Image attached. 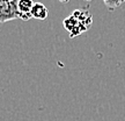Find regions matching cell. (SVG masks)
Wrapping results in <instances>:
<instances>
[{"label": "cell", "instance_id": "6da1fadb", "mask_svg": "<svg viewBox=\"0 0 125 121\" xmlns=\"http://www.w3.org/2000/svg\"><path fill=\"white\" fill-rule=\"evenodd\" d=\"M21 18V14L18 8V0L0 2V23L16 20Z\"/></svg>", "mask_w": 125, "mask_h": 121}, {"label": "cell", "instance_id": "7a4b0ae2", "mask_svg": "<svg viewBox=\"0 0 125 121\" xmlns=\"http://www.w3.org/2000/svg\"><path fill=\"white\" fill-rule=\"evenodd\" d=\"M35 2L32 0H18V8L19 12L21 14V20L23 21H28L32 19L31 16V9L34 7Z\"/></svg>", "mask_w": 125, "mask_h": 121}, {"label": "cell", "instance_id": "3957f363", "mask_svg": "<svg viewBox=\"0 0 125 121\" xmlns=\"http://www.w3.org/2000/svg\"><path fill=\"white\" fill-rule=\"evenodd\" d=\"M48 15H49V11L46 8V6L42 2H35L31 9V16L37 20H45L48 18Z\"/></svg>", "mask_w": 125, "mask_h": 121}, {"label": "cell", "instance_id": "277c9868", "mask_svg": "<svg viewBox=\"0 0 125 121\" xmlns=\"http://www.w3.org/2000/svg\"><path fill=\"white\" fill-rule=\"evenodd\" d=\"M103 2L105 4V6H107L110 11H114L115 8L119 7V6L124 2V0H103Z\"/></svg>", "mask_w": 125, "mask_h": 121}, {"label": "cell", "instance_id": "5b68a950", "mask_svg": "<svg viewBox=\"0 0 125 121\" xmlns=\"http://www.w3.org/2000/svg\"><path fill=\"white\" fill-rule=\"evenodd\" d=\"M8 1H13V0H0V2H8Z\"/></svg>", "mask_w": 125, "mask_h": 121}, {"label": "cell", "instance_id": "8992f818", "mask_svg": "<svg viewBox=\"0 0 125 121\" xmlns=\"http://www.w3.org/2000/svg\"><path fill=\"white\" fill-rule=\"evenodd\" d=\"M124 1H125V0H124Z\"/></svg>", "mask_w": 125, "mask_h": 121}]
</instances>
